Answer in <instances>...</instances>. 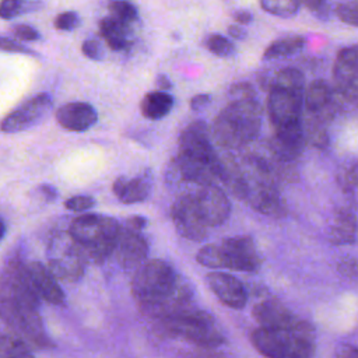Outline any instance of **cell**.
<instances>
[{
  "label": "cell",
  "mask_w": 358,
  "mask_h": 358,
  "mask_svg": "<svg viewBox=\"0 0 358 358\" xmlns=\"http://www.w3.org/2000/svg\"><path fill=\"white\" fill-rule=\"evenodd\" d=\"M80 24V18L74 11H64L55 18V28L60 31H73Z\"/></svg>",
  "instance_id": "cell-34"
},
{
  "label": "cell",
  "mask_w": 358,
  "mask_h": 358,
  "mask_svg": "<svg viewBox=\"0 0 358 358\" xmlns=\"http://www.w3.org/2000/svg\"><path fill=\"white\" fill-rule=\"evenodd\" d=\"M337 268L341 274H344L347 277H352V275H357V273H358V262L352 257H345L338 262Z\"/></svg>",
  "instance_id": "cell-39"
},
{
  "label": "cell",
  "mask_w": 358,
  "mask_h": 358,
  "mask_svg": "<svg viewBox=\"0 0 358 358\" xmlns=\"http://www.w3.org/2000/svg\"><path fill=\"white\" fill-rule=\"evenodd\" d=\"M50 109L52 98L48 94H39L6 116L1 122V130L6 133L28 130L45 119Z\"/></svg>",
  "instance_id": "cell-11"
},
{
  "label": "cell",
  "mask_w": 358,
  "mask_h": 358,
  "mask_svg": "<svg viewBox=\"0 0 358 358\" xmlns=\"http://www.w3.org/2000/svg\"><path fill=\"white\" fill-rule=\"evenodd\" d=\"M334 83L340 92L354 95L358 92V48H344L338 52L333 67Z\"/></svg>",
  "instance_id": "cell-14"
},
{
  "label": "cell",
  "mask_w": 358,
  "mask_h": 358,
  "mask_svg": "<svg viewBox=\"0 0 358 358\" xmlns=\"http://www.w3.org/2000/svg\"><path fill=\"white\" fill-rule=\"evenodd\" d=\"M95 200L90 196H74L64 201V207L71 211H87L94 207Z\"/></svg>",
  "instance_id": "cell-36"
},
{
  "label": "cell",
  "mask_w": 358,
  "mask_h": 358,
  "mask_svg": "<svg viewBox=\"0 0 358 358\" xmlns=\"http://www.w3.org/2000/svg\"><path fill=\"white\" fill-rule=\"evenodd\" d=\"M27 273L31 285L36 295L49 303L60 305L64 302V292L52 271L39 262H32L27 266Z\"/></svg>",
  "instance_id": "cell-15"
},
{
  "label": "cell",
  "mask_w": 358,
  "mask_h": 358,
  "mask_svg": "<svg viewBox=\"0 0 358 358\" xmlns=\"http://www.w3.org/2000/svg\"><path fill=\"white\" fill-rule=\"evenodd\" d=\"M306 7L310 8V11L317 17V18H322V20H326L330 14V6L326 3V1H306Z\"/></svg>",
  "instance_id": "cell-41"
},
{
  "label": "cell",
  "mask_w": 358,
  "mask_h": 358,
  "mask_svg": "<svg viewBox=\"0 0 358 358\" xmlns=\"http://www.w3.org/2000/svg\"><path fill=\"white\" fill-rule=\"evenodd\" d=\"M162 324L168 333L201 347H217L224 341L213 316L193 308L162 319Z\"/></svg>",
  "instance_id": "cell-5"
},
{
  "label": "cell",
  "mask_w": 358,
  "mask_h": 358,
  "mask_svg": "<svg viewBox=\"0 0 358 358\" xmlns=\"http://www.w3.org/2000/svg\"><path fill=\"white\" fill-rule=\"evenodd\" d=\"M171 217L176 231L183 238L193 242H200L206 238L208 228L197 211L192 193L182 194L175 200L171 208Z\"/></svg>",
  "instance_id": "cell-9"
},
{
  "label": "cell",
  "mask_w": 358,
  "mask_h": 358,
  "mask_svg": "<svg viewBox=\"0 0 358 358\" xmlns=\"http://www.w3.org/2000/svg\"><path fill=\"white\" fill-rule=\"evenodd\" d=\"M331 99V91L326 81L323 80H313L303 95L305 106L309 112L317 113L324 109Z\"/></svg>",
  "instance_id": "cell-25"
},
{
  "label": "cell",
  "mask_w": 358,
  "mask_h": 358,
  "mask_svg": "<svg viewBox=\"0 0 358 358\" xmlns=\"http://www.w3.org/2000/svg\"><path fill=\"white\" fill-rule=\"evenodd\" d=\"M338 183L345 192H351L358 185V164L350 162L348 165H343L338 172Z\"/></svg>",
  "instance_id": "cell-32"
},
{
  "label": "cell",
  "mask_w": 358,
  "mask_h": 358,
  "mask_svg": "<svg viewBox=\"0 0 358 358\" xmlns=\"http://www.w3.org/2000/svg\"><path fill=\"white\" fill-rule=\"evenodd\" d=\"M81 50L88 59H92V60H101L102 56H103V52H102V48H101L99 42H96L94 39L84 41L83 46H81Z\"/></svg>",
  "instance_id": "cell-37"
},
{
  "label": "cell",
  "mask_w": 358,
  "mask_h": 358,
  "mask_svg": "<svg viewBox=\"0 0 358 358\" xmlns=\"http://www.w3.org/2000/svg\"><path fill=\"white\" fill-rule=\"evenodd\" d=\"M336 358H358V348L348 344L341 345L336 352Z\"/></svg>",
  "instance_id": "cell-43"
},
{
  "label": "cell",
  "mask_w": 358,
  "mask_h": 358,
  "mask_svg": "<svg viewBox=\"0 0 358 358\" xmlns=\"http://www.w3.org/2000/svg\"><path fill=\"white\" fill-rule=\"evenodd\" d=\"M173 106V98L168 92L152 91L141 101V113L150 120H158L166 116Z\"/></svg>",
  "instance_id": "cell-24"
},
{
  "label": "cell",
  "mask_w": 358,
  "mask_h": 358,
  "mask_svg": "<svg viewBox=\"0 0 358 358\" xmlns=\"http://www.w3.org/2000/svg\"><path fill=\"white\" fill-rule=\"evenodd\" d=\"M49 270L56 278L76 281L84 273V257L70 235L55 236L49 245Z\"/></svg>",
  "instance_id": "cell-6"
},
{
  "label": "cell",
  "mask_w": 358,
  "mask_h": 358,
  "mask_svg": "<svg viewBox=\"0 0 358 358\" xmlns=\"http://www.w3.org/2000/svg\"><path fill=\"white\" fill-rule=\"evenodd\" d=\"M248 196L252 207L263 214L271 217H282L285 214V207L282 204L281 197L273 187L267 185H260L249 190Z\"/></svg>",
  "instance_id": "cell-20"
},
{
  "label": "cell",
  "mask_w": 358,
  "mask_h": 358,
  "mask_svg": "<svg viewBox=\"0 0 358 358\" xmlns=\"http://www.w3.org/2000/svg\"><path fill=\"white\" fill-rule=\"evenodd\" d=\"M112 18L129 25L137 18V8L129 1H113L109 4Z\"/></svg>",
  "instance_id": "cell-30"
},
{
  "label": "cell",
  "mask_w": 358,
  "mask_h": 358,
  "mask_svg": "<svg viewBox=\"0 0 358 358\" xmlns=\"http://www.w3.org/2000/svg\"><path fill=\"white\" fill-rule=\"evenodd\" d=\"M56 119L69 131H85L96 123L98 115L87 102H70L56 110Z\"/></svg>",
  "instance_id": "cell-16"
},
{
  "label": "cell",
  "mask_w": 358,
  "mask_h": 358,
  "mask_svg": "<svg viewBox=\"0 0 358 358\" xmlns=\"http://www.w3.org/2000/svg\"><path fill=\"white\" fill-rule=\"evenodd\" d=\"M260 6L267 13L281 18H289L295 15L299 8V3L294 0H263Z\"/></svg>",
  "instance_id": "cell-28"
},
{
  "label": "cell",
  "mask_w": 358,
  "mask_h": 358,
  "mask_svg": "<svg viewBox=\"0 0 358 358\" xmlns=\"http://www.w3.org/2000/svg\"><path fill=\"white\" fill-rule=\"evenodd\" d=\"M0 50H4V52H15V53H32L31 49L20 45L18 42L13 41V39H8V38H4V36H0Z\"/></svg>",
  "instance_id": "cell-40"
},
{
  "label": "cell",
  "mask_w": 358,
  "mask_h": 358,
  "mask_svg": "<svg viewBox=\"0 0 358 358\" xmlns=\"http://www.w3.org/2000/svg\"><path fill=\"white\" fill-rule=\"evenodd\" d=\"M303 43H305V39L299 35L280 38L267 46L263 57L266 60H268V59H278V57L292 55V53L298 52L303 46Z\"/></svg>",
  "instance_id": "cell-26"
},
{
  "label": "cell",
  "mask_w": 358,
  "mask_h": 358,
  "mask_svg": "<svg viewBox=\"0 0 358 358\" xmlns=\"http://www.w3.org/2000/svg\"><path fill=\"white\" fill-rule=\"evenodd\" d=\"M13 34L15 38L25 41V42H32V41L39 39V32L29 25H22V24L17 25V27H14Z\"/></svg>",
  "instance_id": "cell-38"
},
{
  "label": "cell",
  "mask_w": 358,
  "mask_h": 358,
  "mask_svg": "<svg viewBox=\"0 0 358 358\" xmlns=\"http://www.w3.org/2000/svg\"><path fill=\"white\" fill-rule=\"evenodd\" d=\"M119 231L120 225L115 218L83 214L73 220L69 235L80 249L84 260L101 263L113 253Z\"/></svg>",
  "instance_id": "cell-4"
},
{
  "label": "cell",
  "mask_w": 358,
  "mask_h": 358,
  "mask_svg": "<svg viewBox=\"0 0 358 358\" xmlns=\"http://www.w3.org/2000/svg\"><path fill=\"white\" fill-rule=\"evenodd\" d=\"M196 259L201 266H206L210 268H222L221 248L218 243H210L207 246H203L197 252Z\"/></svg>",
  "instance_id": "cell-29"
},
{
  "label": "cell",
  "mask_w": 358,
  "mask_h": 358,
  "mask_svg": "<svg viewBox=\"0 0 358 358\" xmlns=\"http://www.w3.org/2000/svg\"><path fill=\"white\" fill-rule=\"evenodd\" d=\"M145 224H147V220L144 218V217H131V218H129L127 221H126V224H124V227H127V228H131V229H134V231H140L141 232V229L145 227Z\"/></svg>",
  "instance_id": "cell-44"
},
{
  "label": "cell",
  "mask_w": 358,
  "mask_h": 358,
  "mask_svg": "<svg viewBox=\"0 0 358 358\" xmlns=\"http://www.w3.org/2000/svg\"><path fill=\"white\" fill-rule=\"evenodd\" d=\"M337 17L345 24L358 27V1H344L336 6Z\"/></svg>",
  "instance_id": "cell-33"
},
{
  "label": "cell",
  "mask_w": 358,
  "mask_h": 358,
  "mask_svg": "<svg viewBox=\"0 0 358 358\" xmlns=\"http://www.w3.org/2000/svg\"><path fill=\"white\" fill-rule=\"evenodd\" d=\"M207 284L224 305L232 309H242L246 305V289L236 277L222 271H213L207 275Z\"/></svg>",
  "instance_id": "cell-13"
},
{
  "label": "cell",
  "mask_w": 358,
  "mask_h": 358,
  "mask_svg": "<svg viewBox=\"0 0 358 358\" xmlns=\"http://www.w3.org/2000/svg\"><path fill=\"white\" fill-rule=\"evenodd\" d=\"M228 32L235 39H243L246 36V31L243 28H241V25H229Z\"/></svg>",
  "instance_id": "cell-47"
},
{
  "label": "cell",
  "mask_w": 358,
  "mask_h": 358,
  "mask_svg": "<svg viewBox=\"0 0 358 358\" xmlns=\"http://www.w3.org/2000/svg\"><path fill=\"white\" fill-rule=\"evenodd\" d=\"M197 211L206 227L222 225L231 213V203L227 194L215 185L203 186L192 193Z\"/></svg>",
  "instance_id": "cell-10"
},
{
  "label": "cell",
  "mask_w": 358,
  "mask_h": 358,
  "mask_svg": "<svg viewBox=\"0 0 358 358\" xmlns=\"http://www.w3.org/2000/svg\"><path fill=\"white\" fill-rule=\"evenodd\" d=\"M253 316L264 329H281L294 324L298 319L277 301H262L255 305Z\"/></svg>",
  "instance_id": "cell-19"
},
{
  "label": "cell",
  "mask_w": 358,
  "mask_h": 358,
  "mask_svg": "<svg viewBox=\"0 0 358 358\" xmlns=\"http://www.w3.org/2000/svg\"><path fill=\"white\" fill-rule=\"evenodd\" d=\"M131 292L144 312L161 319L190 308V291L172 266L159 259L150 260L137 268Z\"/></svg>",
  "instance_id": "cell-1"
},
{
  "label": "cell",
  "mask_w": 358,
  "mask_h": 358,
  "mask_svg": "<svg viewBox=\"0 0 358 358\" xmlns=\"http://www.w3.org/2000/svg\"><path fill=\"white\" fill-rule=\"evenodd\" d=\"M101 36L112 50H123L129 46V25L106 17L99 22Z\"/></svg>",
  "instance_id": "cell-23"
},
{
  "label": "cell",
  "mask_w": 358,
  "mask_h": 358,
  "mask_svg": "<svg viewBox=\"0 0 358 358\" xmlns=\"http://www.w3.org/2000/svg\"><path fill=\"white\" fill-rule=\"evenodd\" d=\"M157 87H158V91L165 92V90L171 88V83H169V80L165 76H159L157 78Z\"/></svg>",
  "instance_id": "cell-48"
},
{
  "label": "cell",
  "mask_w": 358,
  "mask_h": 358,
  "mask_svg": "<svg viewBox=\"0 0 358 358\" xmlns=\"http://www.w3.org/2000/svg\"><path fill=\"white\" fill-rule=\"evenodd\" d=\"M4 234H6V225H4V222H3V220L0 218V241L3 239V236H4Z\"/></svg>",
  "instance_id": "cell-49"
},
{
  "label": "cell",
  "mask_w": 358,
  "mask_h": 358,
  "mask_svg": "<svg viewBox=\"0 0 358 358\" xmlns=\"http://www.w3.org/2000/svg\"><path fill=\"white\" fill-rule=\"evenodd\" d=\"M262 108L253 99L231 101L214 119L213 134L222 147L243 145L260 131Z\"/></svg>",
  "instance_id": "cell-3"
},
{
  "label": "cell",
  "mask_w": 358,
  "mask_h": 358,
  "mask_svg": "<svg viewBox=\"0 0 358 358\" xmlns=\"http://www.w3.org/2000/svg\"><path fill=\"white\" fill-rule=\"evenodd\" d=\"M210 99H211V96L207 95V94H199V95L193 96L192 101H190V108H192V110L197 112V110L204 109V108L210 103Z\"/></svg>",
  "instance_id": "cell-42"
},
{
  "label": "cell",
  "mask_w": 358,
  "mask_h": 358,
  "mask_svg": "<svg viewBox=\"0 0 358 358\" xmlns=\"http://www.w3.org/2000/svg\"><path fill=\"white\" fill-rule=\"evenodd\" d=\"M0 358H34V354L20 337L0 336Z\"/></svg>",
  "instance_id": "cell-27"
},
{
  "label": "cell",
  "mask_w": 358,
  "mask_h": 358,
  "mask_svg": "<svg viewBox=\"0 0 358 358\" xmlns=\"http://www.w3.org/2000/svg\"><path fill=\"white\" fill-rule=\"evenodd\" d=\"M235 22H238V25L241 24H249L253 18V15L248 11V10H236L234 14H232Z\"/></svg>",
  "instance_id": "cell-45"
},
{
  "label": "cell",
  "mask_w": 358,
  "mask_h": 358,
  "mask_svg": "<svg viewBox=\"0 0 358 358\" xmlns=\"http://www.w3.org/2000/svg\"><path fill=\"white\" fill-rule=\"evenodd\" d=\"M25 3L17 0H4L0 3V17L3 20H11L24 13Z\"/></svg>",
  "instance_id": "cell-35"
},
{
  "label": "cell",
  "mask_w": 358,
  "mask_h": 358,
  "mask_svg": "<svg viewBox=\"0 0 358 358\" xmlns=\"http://www.w3.org/2000/svg\"><path fill=\"white\" fill-rule=\"evenodd\" d=\"M222 268L236 271H256L260 267V256L249 236H234L220 243Z\"/></svg>",
  "instance_id": "cell-8"
},
{
  "label": "cell",
  "mask_w": 358,
  "mask_h": 358,
  "mask_svg": "<svg viewBox=\"0 0 358 358\" xmlns=\"http://www.w3.org/2000/svg\"><path fill=\"white\" fill-rule=\"evenodd\" d=\"M113 253L123 268H138L148 255L147 241L140 231L123 227L119 231Z\"/></svg>",
  "instance_id": "cell-12"
},
{
  "label": "cell",
  "mask_w": 358,
  "mask_h": 358,
  "mask_svg": "<svg viewBox=\"0 0 358 358\" xmlns=\"http://www.w3.org/2000/svg\"><path fill=\"white\" fill-rule=\"evenodd\" d=\"M302 101L303 91L273 84L267 98V110L274 129L301 122Z\"/></svg>",
  "instance_id": "cell-7"
},
{
  "label": "cell",
  "mask_w": 358,
  "mask_h": 358,
  "mask_svg": "<svg viewBox=\"0 0 358 358\" xmlns=\"http://www.w3.org/2000/svg\"><path fill=\"white\" fill-rule=\"evenodd\" d=\"M206 46L207 49L217 55V56H221V57H227V56H232L234 52H235V48L234 45L229 42V39H227L225 36L222 35H218V34H214V35H210L207 39H206Z\"/></svg>",
  "instance_id": "cell-31"
},
{
  "label": "cell",
  "mask_w": 358,
  "mask_h": 358,
  "mask_svg": "<svg viewBox=\"0 0 358 358\" xmlns=\"http://www.w3.org/2000/svg\"><path fill=\"white\" fill-rule=\"evenodd\" d=\"M179 151L189 152H208L214 151L210 144L208 130L203 122L190 123L179 137Z\"/></svg>",
  "instance_id": "cell-21"
},
{
  "label": "cell",
  "mask_w": 358,
  "mask_h": 358,
  "mask_svg": "<svg viewBox=\"0 0 358 358\" xmlns=\"http://www.w3.org/2000/svg\"><path fill=\"white\" fill-rule=\"evenodd\" d=\"M252 343L267 358H312L315 331L309 323L298 319L288 327L256 329Z\"/></svg>",
  "instance_id": "cell-2"
},
{
  "label": "cell",
  "mask_w": 358,
  "mask_h": 358,
  "mask_svg": "<svg viewBox=\"0 0 358 358\" xmlns=\"http://www.w3.org/2000/svg\"><path fill=\"white\" fill-rule=\"evenodd\" d=\"M39 192L43 194V197L46 200H55L57 197V190L53 187V186H49V185H42L39 187Z\"/></svg>",
  "instance_id": "cell-46"
},
{
  "label": "cell",
  "mask_w": 358,
  "mask_h": 358,
  "mask_svg": "<svg viewBox=\"0 0 358 358\" xmlns=\"http://www.w3.org/2000/svg\"><path fill=\"white\" fill-rule=\"evenodd\" d=\"M357 234V217L350 210H338L330 227V241L336 245L352 243Z\"/></svg>",
  "instance_id": "cell-22"
},
{
  "label": "cell",
  "mask_w": 358,
  "mask_h": 358,
  "mask_svg": "<svg viewBox=\"0 0 358 358\" xmlns=\"http://www.w3.org/2000/svg\"><path fill=\"white\" fill-rule=\"evenodd\" d=\"M305 131L301 122H298L275 129L271 145L275 155L285 161H289L299 157L305 147Z\"/></svg>",
  "instance_id": "cell-17"
},
{
  "label": "cell",
  "mask_w": 358,
  "mask_h": 358,
  "mask_svg": "<svg viewBox=\"0 0 358 358\" xmlns=\"http://www.w3.org/2000/svg\"><path fill=\"white\" fill-rule=\"evenodd\" d=\"M112 189L122 203L133 204L144 201L151 192V175L145 171L144 173L130 179L120 176L113 182Z\"/></svg>",
  "instance_id": "cell-18"
}]
</instances>
